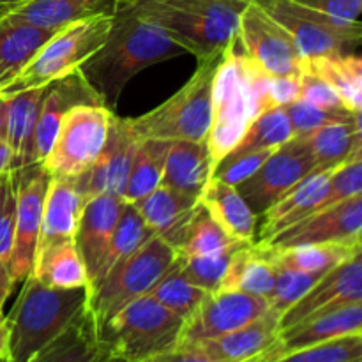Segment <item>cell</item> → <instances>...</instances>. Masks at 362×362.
<instances>
[{
    "label": "cell",
    "instance_id": "6da1fadb",
    "mask_svg": "<svg viewBox=\"0 0 362 362\" xmlns=\"http://www.w3.org/2000/svg\"><path fill=\"white\" fill-rule=\"evenodd\" d=\"M180 55L186 52L165 28L133 6H122L113 14L106 41L78 71L101 105L113 112L131 78L154 64Z\"/></svg>",
    "mask_w": 362,
    "mask_h": 362
},
{
    "label": "cell",
    "instance_id": "7a4b0ae2",
    "mask_svg": "<svg viewBox=\"0 0 362 362\" xmlns=\"http://www.w3.org/2000/svg\"><path fill=\"white\" fill-rule=\"evenodd\" d=\"M239 46L235 32L223 49L212 81V117L207 147L214 170L237 147L247 126L260 113L267 112L265 90L271 74L258 67Z\"/></svg>",
    "mask_w": 362,
    "mask_h": 362
},
{
    "label": "cell",
    "instance_id": "3957f363",
    "mask_svg": "<svg viewBox=\"0 0 362 362\" xmlns=\"http://www.w3.org/2000/svg\"><path fill=\"white\" fill-rule=\"evenodd\" d=\"M88 290L57 288L28 274L7 317L9 362H27L87 313Z\"/></svg>",
    "mask_w": 362,
    "mask_h": 362
},
{
    "label": "cell",
    "instance_id": "277c9868",
    "mask_svg": "<svg viewBox=\"0 0 362 362\" xmlns=\"http://www.w3.org/2000/svg\"><path fill=\"white\" fill-rule=\"evenodd\" d=\"M250 0H134V9L165 28L197 59L223 52Z\"/></svg>",
    "mask_w": 362,
    "mask_h": 362
},
{
    "label": "cell",
    "instance_id": "5b68a950",
    "mask_svg": "<svg viewBox=\"0 0 362 362\" xmlns=\"http://www.w3.org/2000/svg\"><path fill=\"white\" fill-rule=\"evenodd\" d=\"M223 52L198 59V67L182 88L163 105L127 119L138 140H207L212 117V81Z\"/></svg>",
    "mask_w": 362,
    "mask_h": 362
},
{
    "label": "cell",
    "instance_id": "8992f818",
    "mask_svg": "<svg viewBox=\"0 0 362 362\" xmlns=\"http://www.w3.org/2000/svg\"><path fill=\"white\" fill-rule=\"evenodd\" d=\"M182 325L184 318L144 296L110 318L98 338L117 362H148L179 349Z\"/></svg>",
    "mask_w": 362,
    "mask_h": 362
},
{
    "label": "cell",
    "instance_id": "52a82bcc",
    "mask_svg": "<svg viewBox=\"0 0 362 362\" xmlns=\"http://www.w3.org/2000/svg\"><path fill=\"white\" fill-rule=\"evenodd\" d=\"M112 21L113 14H98L64 25L13 80L0 87V98L7 99L23 90L46 87L80 69L106 41Z\"/></svg>",
    "mask_w": 362,
    "mask_h": 362
},
{
    "label": "cell",
    "instance_id": "ba28073f",
    "mask_svg": "<svg viewBox=\"0 0 362 362\" xmlns=\"http://www.w3.org/2000/svg\"><path fill=\"white\" fill-rule=\"evenodd\" d=\"M177 253L165 240L152 235L134 253L117 264L101 281L88 290L87 311L95 334L133 300L147 296L172 267Z\"/></svg>",
    "mask_w": 362,
    "mask_h": 362
},
{
    "label": "cell",
    "instance_id": "9c48e42d",
    "mask_svg": "<svg viewBox=\"0 0 362 362\" xmlns=\"http://www.w3.org/2000/svg\"><path fill=\"white\" fill-rule=\"evenodd\" d=\"M113 113L103 105H78L64 115L52 148L41 163L49 179L76 177L98 161L108 140Z\"/></svg>",
    "mask_w": 362,
    "mask_h": 362
},
{
    "label": "cell",
    "instance_id": "30bf717a",
    "mask_svg": "<svg viewBox=\"0 0 362 362\" xmlns=\"http://www.w3.org/2000/svg\"><path fill=\"white\" fill-rule=\"evenodd\" d=\"M288 30L304 59L343 55L362 39V25L336 20L293 0H253Z\"/></svg>",
    "mask_w": 362,
    "mask_h": 362
},
{
    "label": "cell",
    "instance_id": "8fae6325",
    "mask_svg": "<svg viewBox=\"0 0 362 362\" xmlns=\"http://www.w3.org/2000/svg\"><path fill=\"white\" fill-rule=\"evenodd\" d=\"M315 170L317 163L310 147L303 138L293 134L265 159L250 179L235 187L251 211L260 216Z\"/></svg>",
    "mask_w": 362,
    "mask_h": 362
},
{
    "label": "cell",
    "instance_id": "7c38bea8",
    "mask_svg": "<svg viewBox=\"0 0 362 362\" xmlns=\"http://www.w3.org/2000/svg\"><path fill=\"white\" fill-rule=\"evenodd\" d=\"M237 39L243 52L271 76H288L300 71L304 57L292 35L253 0L240 13Z\"/></svg>",
    "mask_w": 362,
    "mask_h": 362
},
{
    "label": "cell",
    "instance_id": "4fadbf2b",
    "mask_svg": "<svg viewBox=\"0 0 362 362\" xmlns=\"http://www.w3.org/2000/svg\"><path fill=\"white\" fill-rule=\"evenodd\" d=\"M18 172V200H16V226H14L13 247H11L7 272L13 283H21L32 274L41 226L42 204L49 184V175L41 163H30Z\"/></svg>",
    "mask_w": 362,
    "mask_h": 362
},
{
    "label": "cell",
    "instance_id": "5bb4252c",
    "mask_svg": "<svg viewBox=\"0 0 362 362\" xmlns=\"http://www.w3.org/2000/svg\"><path fill=\"white\" fill-rule=\"evenodd\" d=\"M267 311V299L237 292V290H212L205 293L193 313L184 320L180 345H189V343L228 334Z\"/></svg>",
    "mask_w": 362,
    "mask_h": 362
},
{
    "label": "cell",
    "instance_id": "9a60e30c",
    "mask_svg": "<svg viewBox=\"0 0 362 362\" xmlns=\"http://www.w3.org/2000/svg\"><path fill=\"white\" fill-rule=\"evenodd\" d=\"M138 141L140 140L131 131L127 119H120L113 113L108 140H106V145L98 161L87 172L71 177L76 182L80 193L83 194L85 202L98 197V194L124 197Z\"/></svg>",
    "mask_w": 362,
    "mask_h": 362
},
{
    "label": "cell",
    "instance_id": "2e32d148",
    "mask_svg": "<svg viewBox=\"0 0 362 362\" xmlns=\"http://www.w3.org/2000/svg\"><path fill=\"white\" fill-rule=\"evenodd\" d=\"M362 194L308 216L303 221L272 237L267 246L288 247L300 244H362Z\"/></svg>",
    "mask_w": 362,
    "mask_h": 362
},
{
    "label": "cell",
    "instance_id": "e0dca14e",
    "mask_svg": "<svg viewBox=\"0 0 362 362\" xmlns=\"http://www.w3.org/2000/svg\"><path fill=\"white\" fill-rule=\"evenodd\" d=\"M354 303H362V251L325 272L290 310L281 315L279 325L283 331L308 318Z\"/></svg>",
    "mask_w": 362,
    "mask_h": 362
},
{
    "label": "cell",
    "instance_id": "ac0fdd59",
    "mask_svg": "<svg viewBox=\"0 0 362 362\" xmlns=\"http://www.w3.org/2000/svg\"><path fill=\"white\" fill-rule=\"evenodd\" d=\"M78 105H101L80 71L46 85L41 112L32 138V163H42L52 148L64 115Z\"/></svg>",
    "mask_w": 362,
    "mask_h": 362
},
{
    "label": "cell",
    "instance_id": "d6986e66",
    "mask_svg": "<svg viewBox=\"0 0 362 362\" xmlns=\"http://www.w3.org/2000/svg\"><path fill=\"white\" fill-rule=\"evenodd\" d=\"M356 334H362V303L346 304L338 310L317 315L292 327L283 329L276 345L267 350L260 361L267 362L306 346Z\"/></svg>",
    "mask_w": 362,
    "mask_h": 362
},
{
    "label": "cell",
    "instance_id": "ffe728a7",
    "mask_svg": "<svg viewBox=\"0 0 362 362\" xmlns=\"http://www.w3.org/2000/svg\"><path fill=\"white\" fill-rule=\"evenodd\" d=\"M338 168L339 166L315 170L310 175L304 177L299 184H296L281 200H278L264 214L258 216L260 219L257 221L255 243H267L279 232L313 214L318 209V204L324 200L331 177Z\"/></svg>",
    "mask_w": 362,
    "mask_h": 362
},
{
    "label": "cell",
    "instance_id": "44dd1931",
    "mask_svg": "<svg viewBox=\"0 0 362 362\" xmlns=\"http://www.w3.org/2000/svg\"><path fill=\"white\" fill-rule=\"evenodd\" d=\"M133 205L151 232L165 240L177 253L200 205V198L180 193L161 182L152 193Z\"/></svg>",
    "mask_w": 362,
    "mask_h": 362
},
{
    "label": "cell",
    "instance_id": "7402d4cb",
    "mask_svg": "<svg viewBox=\"0 0 362 362\" xmlns=\"http://www.w3.org/2000/svg\"><path fill=\"white\" fill-rule=\"evenodd\" d=\"M124 200L113 194H98L85 204L78 221L74 244L87 269L88 285L98 274L112 233L122 212Z\"/></svg>",
    "mask_w": 362,
    "mask_h": 362
},
{
    "label": "cell",
    "instance_id": "603a6c76",
    "mask_svg": "<svg viewBox=\"0 0 362 362\" xmlns=\"http://www.w3.org/2000/svg\"><path fill=\"white\" fill-rule=\"evenodd\" d=\"M85 204L87 202L83 194L80 193L76 182L71 177L49 179L45 204H42L35 257L55 244L74 240V233H76Z\"/></svg>",
    "mask_w": 362,
    "mask_h": 362
},
{
    "label": "cell",
    "instance_id": "cb8c5ba5",
    "mask_svg": "<svg viewBox=\"0 0 362 362\" xmlns=\"http://www.w3.org/2000/svg\"><path fill=\"white\" fill-rule=\"evenodd\" d=\"M279 315L269 310L250 324L214 339L189 343L218 362H250L276 345L281 332Z\"/></svg>",
    "mask_w": 362,
    "mask_h": 362
},
{
    "label": "cell",
    "instance_id": "d4e9b609",
    "mask_svg": "<svg viewBox=\"0 0 362 362\" xmlns=\"http://www.w3.org/2000/svg\"><path fill=\"white\" fill-rule=\"evenodd\" d=\"M117 9L119 0H28L18 6L0 7V16L42 28H62L83 18L115 14Z\"/></svg>",
    "mask_w": 362,
    "mask_h": 362
},
{
    "label": "cell",
    "instance_id": "484cf974",
    "mask_svg": "<svg viewBox=\"0 0 362 362\" xmlns=\"http://www.w3.org/2000/svg\"><path fill=\"white\" fill-rule=\"evenodd\" d=\"M212 175H214V165H212L207 140L170 141L163 184L180 193L200 198L202 191Z\"/></svg>",
    "mask_w": 362,
    "mask_h": 362
},
{
    "label": "cell",
    "instance_id": "4316f807",
    "mask_svg": "<svg viewBox=\"0 0 362 362\" xmlns=\"http://www.w3.org/2000/svg\"><path fill=\"white\" fill-rule=\"evenodd\" d=\"M200 204L230 237L240 243H255L258 216L244 202L235 186L212 177L202 191Z\"/></svg>",
    "mask_w": 362,
    "mask_h": 362
},
{
    "label": "cell",
    "instance_id": "83f0119b",
    "mask_svg": "<svg viewBox=\"0 0 362 362\" xmlns=\"http://www.w3.org/2000/svg\"><path fill=\"white\" fill-rule=\"evenodd\" d=\"M276 281V269L264 244L250 243L233 253L228 269L216 290H237L269 299Z\"/></svg>",
    "mask_w": 362,
    "mask_h": 362
},
{
    "label": "cell",
    "instance_id": "f1b7e54d",
    "mask_svg": "<svg viewBox=\"0 0 362 362\" xmlns=\"http://www.w3.org/2000/svg\"><path fill=\"white\" fill-rule=\"evenodd\" d=\"M45 92L46 87H37L7 98L6 141L13 156L11 170H20L32 163V138Z\"/></svg>",
    "mask_w": 362,
    "mask_h": 362
},
{
    "label": "cell",
    "instance_id": "f546056e",
    "mask_svg": "<svg viewBox=\"0 0 362 362\" xmlns=\"http://www.w3.org/2000/svg\"><path fill=\"white\" fill-rule=\"evenodd\" d=\"M27 362H117L98 338L87 313Z\"/></svg>",
    "mask_w": 362,
    "mask_h": 362
},
{
    "label": "cell",
    "instance_id": "4dcf8cb0",
    "mask_svg": "<svg viewBox=\"0 0 362 362\" xmlns=\"http://www.w3.org/2000/svg\"><path fill=\"white\" fill-rule=\"evenodd\" d=\"M57 30L0 16V74L4 83L13 80Z\"/></svg>",
    "mask_w": 362,
    "mask_h": 362
},
{
    "label": "cell",
    "instance_id": "1f68e13d",
    "mask_svg": "<svg viewBox=\"0 0 362 362\" xmlns=\"http://www.w3.org/2000/svg\"><path fill=\"white\" fill-rule=\"evenodd\" d=\"M300 71L322 78L338 94L343 105L354 113L362 110V60L354 53L325 57H308Z\"/></svg>",
    "mask_w": 362,
    "mask_h": 362
},
{
    "label": "cell",
    "instance_id": "d6a6232c",
    "mask_svg": "<svg viewBox=\"0 0 362 362\" xmlns=\"http://www.w3.org/2000/svg\"><path fill=\"white\" fill-rule=\"evenodd\" d=\"M269 260L274 269H290V271L310 272V274H325L336 265L343 264L361 253L362 244H300V246L276 247L264 244Z\"/></svg>",
    "mask_w": 362,
    "mask_h": 362
},
{
    "label": "cell",
    "instance_id": "836d02e7",
    "mask_svg": "<svg viewBox=\"0 0 362 362\" xmlns=\"http://www.w3.org/2000/svg\"><path fill=\"white\" fill-rule=\"evenodd\" d=\"M306 141L313 154L317 170L341 166L354 156L362 154L361 119L345 124L318 127L308 133L297 134Z\"/></svg>",
    "mask_w": 362,
    "mask_h": 362
},
{
    "label": "cell",
    "instance_id": "e575fe53",
    "mask_svg": "<svg viewBox=\"0 0 362 362\" xmlns=\"http://www.w3.org/2000/svg\"><path fill=\"white\" fill-rule=\"evenodd\" d=\"M32 276L48 286L57 288H78L87 286L88 278L83 260L74 240H66L48 247L34 258Z\"/></svg>",
    "mask_w": 362,
    "mask_h": 362
},
{
    "label": "cell",
    "instance_id": "d590c367",
    "mask_svg": "<svg viewBox=\"0 0 362 362\" xmlns=\"http://www.w3.org/2000/svg\"><path fill=\"white\" fill-rule=\"evenodd\" d=\"M168 148L170 141L165 140L138 141L133 163H131L126 189H124V202L136 204L161 184Z\"/></svg>",
    "mask_w": 362,
    "mask_h": 362
},
{
    "label": "cell",
    "instance_id": "8d00e7d4",
    "mask_svg": "<svg viewBox=\"0 0 362 362\" xmlns=\"http://www.w3.org/2000/svg\"><path fill=\"white\" fill-rule=\"evenodd\" d=\"M154 233L151 232L145 221L141 219L140 212L136 211L133 204H127L124 202L122 212H120V218L117 221L115 230L112 233V239H110L108 247H106V253L103 257L101 265L98 269V274L92 279V283L88 285L87 290H90L92 286L98 285L117 264L124 260V258L129 257L131 253L138 250L141 244L147 243Z\"/></svg>",
    "mask_w": 362,
    "mask_h": 362
},
{
    "label": "cell",
    "instance_id": "74e56055",
    "mask_svg": "<svg viewBox=\"0 0 362 362\" xmlns=\"http://www.w3.org/2000/svg\"><path fill=\"white\" fill-rule=\"evenodd\" d=\"M240 240L230 237L225 230L216 223V219L209 214L204 205H198L193 219L189 223L184 243L177 250L180 257H205V255H214L223 250L235 246Z\"/></svg>",
    "mask_w": 362,
    "mask_h": 362
},
{
    "label": "cell",
    "instance_id": "f35d334b",
    "mask_svg": "<svg viewBox=\"0 0 362 362\" xmlns=\"http://www.w3.org/2000/svg\"><path fill=\"white\" fill-rule=\"evenodd\" d=\"M205 290L198 288V286L191 285L182 274H180L179 267H177V258L172 264V267L161 276L158 283L151 288L147 296L154 297L159 304L170 310L172 313L179 315L180 318L186 320L194 308L198 306L205 296Z\"/></svg>",
    "mask_w": 362,
    "mask_h": 362
},
{
    "label": "cell",
    "instance_id": "ab89813d",
    "mask_svg": "<svg viewBox=\"0 0 362 362\" xmlns=\"http://www.w3.org/2000/svg\"><path fill=\"white\" fill-rule=\"evenodd\" d=\"M293 136L292 124L286 117L283 108H272L267 112L260 113L253 122L247 126L246 133L240 138L235 152H247V151H264V148H278L285 141H288ZM232 151V152H233Z\"/></svg>",
    "mask_w": 362,
    "mask_h": 362
},
{
    "label": "cell",
    "instance_id": "60d3db41",
    "mask_svg": "<svg viewBox=\"0 0 362 362\" xmlns=\"http://www.w3.org/2000/svg\"><path fill=\"white\" fill-rule=\"evenodd\" d=\"M244 244L250 243H239L228 250H223L214 255H205V257H180V255H177V267L191 285L198 286L205 292H212L221 283L233 253Z\"/></svg>",
    "mask_w": 362,
    "mask_h": 362
},
{
    "label": "cell",
    "instance_id": "b9f144b4",
    "mask_svg": "<svg viewBox=\"0 0 362 362\" xmlns=\"http://www.w3.org/2000/svg\"><path fill=\"white\" fill-rule=\"evenodd\" d=\"M267 362H362V334L318 343Z\"/></svg>",
    "mask_w": 362,
    "mask_h": 362
},
{
    "label": "cell",
    "instance_id": "7bdbcfd3",
    "mask_svg": "<svg viewBox=\"0 0 362 362\" xmlns=\"http://www.w3.org/2000/svg\"><path fill=\"white\" fill-rule=\"evenodd\" d=\"M290 124H292L293 134H303L308 131L318 129L332 124H345L352 120H359L361 113L350 112L349 108H324V106H315L304 101H293L290 105L283 106Z\"/></svg>",
    "mask_w": 362,
    "mask_h": 362
},
{
    "label": "cell",
    "instance_id": "ee69618b",
    "mask_svg": "<svg viewBox=\"0 0 362 362\" xmlns=\"http://www.w3.org/2000/svg\"><path fill=\"white\" fill-rule=\"evenodd\" d=\"M324 274H310V272L290 271V269H276L274 288H272L271 296L267 299L269 310L281 317Z\"/></svg>",
    "mask_w": 362,
    "mask_h": 362
},
{
    "label": "cell",
    "instance_id": "f6af8a7d",
    "mask_svg": "<svg viewBox=\"0 0 362 362\" xmlns=\"http://www.w3.org/2000/svg\"><path fill=\"white\" fill-rule=\"evenodd\" d=\"M16 200H18V172L0 175V262L7 265L13 247L14 226H16Z\"/></svg>",
    "mask_w": 362,
    "mask_h": 362
},
{
    "label": "cell",
    "instance_id": "bcb514c9",
    "mask_svg": "<svg viewBox=\"0 0 362 362\" xmlns=\"http://www.w3.org/2000/svg\"><path fill=\"white\" fill-rule=\"evenodd\" d=\"M276 151V148H274ZM274 151L264 148V151H247V152H230L226 158L219 161V165L214 170V179L223 180L230 186H239L244 180L250 179L262 165L265 159Z\"/></svg>",
    "mask_w": 362,
    "mask_h": 362
},
{
    "label": "cell",
    "instance_id": "7dc6e473",
    "mask_svg": "<svg viewBox=\"0 0 362 362\" xmlns=\"http://www.w3.org/2000/svg\"><path fill=\"white\" fill-rule=\"evenodd\" d=\"M299 101L324 108H346L332 87H329L322 78L306 71H299Z\"/></svg>",
    "mask_w": 362,
    "mask_h": 362
},
{
    "label": "cell",
    "instance_id": "c3c4849f",
    "mask_svg": "<svg viewBox=\"0 0 362 362\" xmlns=\"http://www.w3.org/2000/svg\"><path fill=\"white\" fill-rule=\"evenodd\" d=\"M293 2L306 6L310 9L320 11L336 20L361 23L362 0H293Z\"/></svg>",
    "mask_w": 362,
    "mask_h": 362
},
{
    "label": "cell",
    "instance_id": "681fc988",
    "mask_svg": "<svg viewBox=\"0 0 362 362\" xmlns=\"http://www.w3.org/2000/svg\"><path fill=\"white\" fill-rule=\"evenodd\" d=\"M299 99V73L288 76H269L265 103L267 110L283 108Z\"/></svg>",
    "mask_w": 362,
    "mask_h": 362
},
{
    "label": "cell",
    "instance_id": "f907efd6",
    "mask_svg": "<svg viewBox=\"0 0 362 362\" xmlns=\"http://www.w3.org/2000/svg\"><path fill=\"white\" fill-rule=\"evenodd\" d=\"M262 357V356H260ZM260 357L258 359H253L250 362H260ZM148 362H218L207 356V354L202 352L198 346L194 345H180L179 349L173 350V352L166 354V356L158 357V359H152Z\"/></svg>",
    "mask_w": 362,
    "mask_h": 362
},
{
    "label": "cell",
    "instance_id": "816d5d0a",
    "mask_svg": "<svg viewBox=\"0 0 362 362\" xmlns=\"http://www.w3.org/2000/svg\"><path fill=\"white\" fill-rule=\"evenodd\" d=\"M13 286L14 283L11 279L9 272H7V267L0 262V320L4 318V306H6L11 292H13Z\"/></svg>",
    "mask_w": 362,
    "mask_h": 362
},
{
    "label": "cell",
    "instance_id": "f5cc1de1",
    "mask_svg": "<svg viewBox=\"0 0 362 362\" xmlns=\"http://www.w3.org/2000/svg\"><path fill=\"white\" fill-rule=\"evenodd\" d=\"M0 361L9 362V327L6 320H0Z\"/></svg>",
    "mask_w": 362,
    "mask_h": 362
},
{
    "label": "cell",
    "instance_id": "db71d44e",
    "mask_svg": "<svg viewBox=\"0 0 362 362\" xmlns=\"http://www.w3.org/2000/svg\"><path fill=\"white\" fill-rule=\"evenodd\" d=\"M11 161H13V156H11L9 145H7V141L0 140V175L9 172Z\"/></svg>",
    "mask_w": 362,
    "mask_h": 362
},
{
    "label": "cell",
    "instance_id": "11a10c76",
    "mask_svg": "<svg viewBox=\"0 0 362 362\" xmlns=\"http://www.w3.org/2000/svg\"><path fill=\"white\" fill-rule=\"evenodd\" d=\"M28 2V0H0V7H9V6H18V4Z\"/></svg>",
    "mask_w": 362,
    "mask_h": 362
},
{
    "label": "cell",
    "instance_id": "9f6ffc18",
    "mask_svg": "<svg viewBox=\"0 0 362 362\" xmlns=\"http://www.w3.org/2000/svg\"><path fill=\"white\" fill-rule=\"evenodd\" d=\"M134 0H119V7L122 6H129V4H133Z\"/></svg>",
    "mask_w": 362,
    "mask_h": 362
},
{
    "label": "cell",
    "instance_id": "6f0895ef",
    "mask_svg": "<svg viewBox=\"0 0 362 362\" xmlns=\"http://www.w3.org/2000/svg\"><path fill=\"white\" fill-rule=\"evenodd\" d=\"M4 85V78H2V74H0V87H2Z\"/></svg>",
    "mask_w": 362,
    "mask_h": 362
},
{
    "label": "cell",
    "instance_id": "680465c9",
    "mask_svg": "<svg viewBox=\"0 0 362 362\" xmlns=\"http://www.w3.org/2000/svg\"><path fill=\"white\" fill-rule=\"evenodd\" d=\"M0 362H7V361H0Z\"/></svg>",
    "mask_w": 362,
    "mask_h": 362
}]
</instances>
